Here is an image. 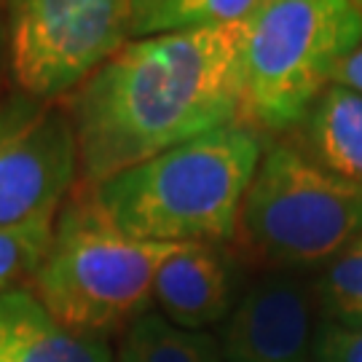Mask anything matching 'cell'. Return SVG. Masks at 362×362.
I'll return each instance as SVG.
<instances>
[{
  "label": "cell",
  "mask_w": 362,
  "mask_h": 362,
  "mask_svg": "<svg viewBox=\"0 0 362 362\" xmlns=\"http://www.w3.org/2000/svg\"><path fill=\"white\" fill-rule=\"evenodd\" d=\"M247 22L132 38L76 91L67 113L89 188L245 113Z\"/></svg>",
  "instance_id": "1"
},
{
  "label": "cell",
  "mask_w": 362,
  "mask_h": 362,
  "mask_svg": "<svg viewBox=\"0 0 362 362\" xmlns=\"http://www.w3.org/2000/svg\"><path fill=\"white\" fill-rule=\"evenodd\" d=\"M260 158V137L236 121L107 177L91 188L89 204L140 242L218 245L236 233Z\"/></svg>",
  "instance_id": "2"
},
{
  "label": "cell",
  "mask_w": 362,
  "mask_h": 362,
  "mask_svg": "<svg viewBox=\"0 0 362 362\" xmlns=\"http://www.w3.org/2000/svg\"><path fill=\"white\" fill-rule=\"evenodd\" d=\"M360 43L354 0H266L247 19L245 118L269 132L298 127Z\"/></svg>",
  "instance_id": "3"
},
{
  "label": "cell",
  "mask_w": 362,
  "mask_h": 362,
  "mask_svg": "<svg viewBox=\"0 0 362 362\" xmlns=\"http://www.w3.org/2000/svg\"><path fill=\"white\" fill-rule=\"evenodd\" d=\"M172 250L124 236L86 202L62 215L30 290L65 327L100 336L145 314L156 272Z\"/></svg>",
  "instance_id": "4"
},
{
  "label": "cell",
  "mask_w": 362,
  "mask_h": 362,
  "mask_svg": "<svg viewBox=\"0 0 362 362\" xmlns=\"http://www.w3.org/2000/svg\"><path fill=\"white\" fill-rule=\"evenodd\" d=\"M236 233L274 266L330 263L362 233V188L330 175L296 145H274L242 199Z\"/></svg>",
  "instance_id": "5"
},
{
  "label": "cell",
  "mask_w": 362,
  "mask_h": 362,
  "mask_svg": "<svg viewBox=\"0 0 362 362\" xmlns=\"http://www.w3.org/2000/svg\"><path fill=\"white\" fill-rule=\"evenodd\" d=\"M8 65L19 91H76L129 40L132 0H3Z\"/></svg>",
  "instance_id": "6"
},
{
  "label": "cell",
  "mask_w": 362,
  "mask_h": 362,
  "mask_svg": "<svg viewBox=\"0 0 362 362\" xmlns=\"http://www.w3.org/2000/svg\"><path fill=\"white\" fill-rule=\"evenodd\" d=\"M78 175L67 107L25 91L0 100V231L54 218Z\"/></svg>",
  "instance_id": "7"
},
{
  "label": "cell",
  "mask_w": 362,
  "mask_h": 362,
  "mask_svg": "<svg viewBox=\"0 0 362 362\" xmlns=\"http://www.w3.org/2000/svg\"><path fill=\"white\" fill-rule=\"evenodd\" d=\"M311 296L293 279L250 287L223 330L226 362H306L311 346Z\"/></svg>",
  "instance_id": "8"
},
{
  "label": "cell",
  "mask_w": 362,
  "mask_h": 362,
  "mask_svg": "<svg viewBox=\"0 0 362 362\" xmlns=\"http://www.w3.org/2000/svg\"><path fill=\"white\" fill-rule=\"evenodd\" d=\"M0 362H110L100 336L76 333L25 285L0 290Z\"/></svg>",
  "instance_id": "9"
},
{
  "label": "cell",
  "mask_w": 362,
  "mask_h": 362,
  "mask_svg": "<svg viewBox=\"0 0 362 362\" xmlns=\"http://www.w3.org/2000/svg\"><path fill=\"white\" fill-rule=\"evenodd\" d=\"M153 300L172 325L202 330L231 306V279L212 245H175L153 279Z\"/></svg>",
  "instance_id": "10"
},
{
  "label": "cell",
  "mask_w": 362,
  "mask_h": 362,
  "mask_svg": "<svg viewBox=\"0 0 362 362\" xmlns=\"http://www.w3.org/2000/svg\"><path fill=\"white\" fill-rule=\"evenodd\" d=\"M303 156L341 180L362 188V94L327 86L298 124Z\"/></svg>",
  "instance_id": "11"
},
{
  "label": "cell",
  "mask_w": 362,
  "mask_h": 362,
  "mask_svg": "<svg viewBox=\"0 0 362 362\" xmlns=\"http://www.w3.org/2000/svg\"><path fill=\"white\" fill-rule=\"evenodd\" d=\"M118 362H226V357L207 333L185 330L164 314L145 311L127 327Z\"/></svg>",
  "instance_id": "12"
},
{
  "label": "cell",
  "mask_w": 362,
  "mask_h": 362,
  "mask_svg": "<svg viewBox=\"0 0 362 362\" xmlns=\"http://www.w3.org/2000/svg\"><path fill=\"white\" fill-rule=\"evenodd\" d=\"M266 0H161L134 25L132 35H158L172 30L247 22Z\"/></svg>",
  "instance_id": "13"
},
{
  "label": "cell",
  "mask_w": 362,
  "mask_h": 362,
  "mask_svg": "<svg viewBox=\"0 0 362 362\" xmlns=\"http://www.w3.org/2000/svg\"><path fill=\"white\" fill-rule=\"evenodd\" d=\"M320 296L338 325L362 327V233L327 263Z\"/></svg>",
  "instance_id": "14"
},
{
  "label": "cell",
  "mask_w": 362,
  "mask_h": 362,
  "mask_svg": "<svg viewBox=\"0 0 362 362\" xmlns=\"http://www.w3.org/2000/svg\"><path fill=\"white\" fill-rule=\"evenodd\" d=\"M52 220L54 218H40L19 228L0 231V290L13 287L25 276H33L52 245Z\"/></svg>",
  "instance_id": "15"
},
{
  "label": "cell",
  "mask_w": 362,
  "mask_h": 362,
  "mask_svg": "<svg viewBox=\"0 0 362 362\" xmlns=\"http://www.w3.org/2000/svg\"><path fill=\"white\" fill-rule=\"evenodd\" d=\"M320 362H362V327L327 325L317 336Z\"/></svg>",
  "instance_id": "16"
},
{
  "label": "cell",
  "mask_w": 362,
  "mask_h": 362,
  "mask_svg": "<svg viewBox=\"0 0 362 362\" xmlns=\"http://www.w3.org/2000/svg\"><path fill=\"white\" fill-rule=\"evenodd\" d=\"M333 83L354 91V94H362V43L341 62L336 78H333Z\"/></svg>",
  "instance_id": "17"
},
{
  "label": "cell",
  "mask_w": 362,
  "mask_h": 362,
  "mask_svg": "<svg viewBox=\"0 0 362 362\" xmlns=\"http://www.w3.org/2000/svg\"><path fill=\"white\" fill-rule=\"evenodd\" d=\"M158 3H161V0H132V6H134V25H137L153 6H158ZM134 25H132V30H134Z\"/></svg>",
  "instance_id": "18"
},
{
  "label": "cell",
  "mask_w": 362,
  "mask_h": 362,
  "mask_svg": "<svg viewBox=\"0 0 362 362\" xmlns=\"http://www.w3.org/2000/svg\"><path fill=\"white\" fill-rule=\"evenodd\" d=\"M0 35H6V19H0Z\"/></svg>",
  "instance_id": "19"
},
{
  "label": "cell",
  "mask_w": 362,
  "mask_h": 362,
  "mask_svg": "<svg viewBox=\"0 0 362 362\" xmlns=\"http://www.w3.org/2000/svg\"><path fill=\"white\" fill-rule=\"evenodd\" d=\"M354 3H357V8H360V11H362V0H354Z\"/></svg>",
  "instance_id": "20"
}]
</instances>
